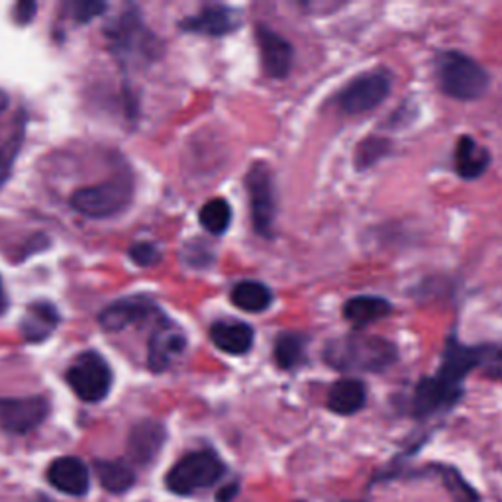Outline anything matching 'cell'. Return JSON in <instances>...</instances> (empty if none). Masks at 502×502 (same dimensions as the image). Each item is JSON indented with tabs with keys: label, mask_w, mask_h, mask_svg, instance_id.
<instances>
[{
	"label": "cell",
	"mask_w": 502,
	"mask_h": 502,
	"mask_svg": "<svg viewBox=\"0 0 502 502\" xmlns=\"http://www.w3.org/2000/svg\"><path fill=\"white\" fill-rule=\"evenodd\" d=\"M487 353L489 350L485 348H471L455 336H449L436 375L424 376L416 385L412 394V414L426 418L454 406L463 396L465 376L487 361Z\"/></svg>",
	"instance_id": "6da1fadb"
},
{
	"label": "cell",
	"mask_w": 502,
	"mask_h": 502,
	"mask_svg": "<svg viewBox=\"0 0 502 502\" xmlns=\"http://www.w3.org/2000/svg\"><path fill=\"white\" fill-rule=\"evenodd\" d=\"M328 368L340 373H381L399 359V350L389 340L368 333H348L326 343L322 353Z\"/></svg>",
	"instance_id": "7a4b0ae2"
},
{
	"label": "cell",
	"mask_w": 502,
	"mask_h": 502,
	"mask_svg": "<svg viewBox=\"0 0 502 502\" xmlns=\"http://www.w3.org/2000/svg\"><path fill=\"white\" fill-rule=\"evenodd\" d=\"M436 79L439 91L455 100H477L490 87L487 69L462 51H439L436 57Z\"/></svg>",
	"instance_id": "3957f363"
},
{
	"label": "cell",
	"mask_w": 502,
	"mask_h": 502,
	"mask_svg": "<svg viewBox=\"0 0 502 502\" xmlns=\"http://www.w3.org/2000/svg\"><path fill=\"white\" fill-rule=\"evenodd\" d=\"M134 185L128 177H114L94 186L79 188L71 196V206L87 218H110L117 216L130 204Z\"/></svg>",
	"instance_id": "277c9868"
},
{
	"label": "cell",
	"mask_w": 502,
	"mask_h": 502,
	"mask_svg": "<svg viewBox=\"0 0 502 502\" xmlns=\"http://www.w3.org/2000/svg\"><path fill=\"white\" fill-rule=\"evenodd\" d=\"M224 475V465L212 452H193L177 462L165 477L167 489L175 495H193L212 487Z\"/></svg>",
	"instance_id": "5b68a950"
},
{
	"label": "cell",
	"mask_w": 502,
	"mask_h": 502,
	"mask_svg": "<svg viewBox=\"0 0 502 502\" xmlns=\"http://www.w3.org/2000/svg\"><path fill=\"white\" fill-rule=\"evenodd\" d=\"M65 381L82 402H100L112 389V369L99 351H82L65 371Z\"/></svg>",
	"instance_id": "8992f818"
},
{
	"label": "cell",
	"mask_w": 502,
	"mask_h": 502,
	"mask_svg": "<svg viewBox=\"0 0 502 502\" xmlns=\"http://www.w3.org/2000/svg\"><path fill=\"white\" fill-rule=\"evenodd\" d=\"M246 188L249 198L251 224L261 238L273 236V224L277 216V196L273 175L267 163H254L246 175Z\"/></svg>",
	"instance_id": "52a82bcc"
},
{
	"label": "cell",
	"mask_w": 502,
	"mask_h": 502,
	"mask_svg": "<svg viewBox=\"0 0 502 502\" xmlns=\"http://www.w3.org/2000/svg\"><path fill=\"white\" fill-rule=\"evenodd\" d=\"M393 75L386 69L368 71L351 79L338 94V104L348 114H365L375 110L389 97Z\"/></svg>",
	"instance_id": "ba28073f"
},
{
	"label": "cell",
	"mask_w": 502,
	"mask_h": 502,
	"mask_svg": "<svg viewBox=\"0 0 502 502\" xmlns=\"http://www.w3.org/2000/svg\"><path fill=\"white\" fill-rule=\"evenodd\" d=\"M49 404L44 396H0V428L10 434H28L46 420Z\"/></svg>",
	"instance_id": "9c48e42d"
},
{
	"label": "cell",
	"mask_w": 502,
	"mask_h": 502,
	"mask_svg": "<svg viewBox=\"0 0 502 502\" xmlns=\"http://www.w3.org/2000/svg\"><path fill=\"white\" fill-rule=\"evenodd\" d=\"M255 41L261 69L265 75L271 79H285L292 69V61H295V49H292L290 41L265 24L255 26Z\"/></svg>",
	"instance_id": "30bf717a"
},
{
	"label": "cell",
	"mask_w": 502,
	"mask_h": 502,
	"mask_svg": "<svg viewBox=\"0 0 502 502\" xmlns=\"http://www.w3.org/2000/svg\"><path fill=\"white\" fill-rule=\"evenodd\" d=\"M242 26V16L238 10L224 4H211L198 10L196 14L185 18L179 28L186 34L220 38L228 36Z\"/></svg>",
	"instance_id": "8fae6325"
},
{
	"label": "cell",
	"mask_w": 502,
	"mask_h": 502,
	"mask_svg": "<svg viewBox=\"0 0 502 502\" xmlns=\"http://www.w3.org/2000/svg\"><path fill=\"white\" fill-rule=\"evenodd\" d=\"M165 439H167V432L161 422L142 420L130 430L128 444H126L128 457L135 465L148 467L155 462V457L161 454Z\"/></svg>",
	"instance_id": "7c38bea8"
},
{
	"label": "cell",
	"mask_w": 502,
	"mask_h": 502,
	"mask_svg": "<svg viewBox=\"0 0 502 502\" xmlns=\"http://www.w3.org/2000/svg\"><path fill=\"white\" fill-rule=\"evenodd\" d=\"M155 308V302L148 297L120 299L100 312L99 324L107 332H122L132 324L148 318Z\"/></svg>",
	"instance_id": "4fadbf2b"
},
{
	"label": "cell",
	"mask_w": 502,
	"mask_h": 502,
	"mask_svg": "<svg viewBox=\"0 0 502 502\" xmlns=\"http://www.w3.org/2000/svg\"><path fill=\"white\" fill-rule=\"evenodd\" d=\"M48 480L51 487L71 497L87 495L91 487L89 467L79 457H59L48 469Z\"/></svg>",
	"instance_id": "5bb4252c"
},
{
	"label": "cell",
	"mask_w": 502,
	"mask_h": 502,
	"mask_svg": "<svg viewBox=\"0 0 502 502\" xmlns=\"http://www.w3.org/2000/svg\"><path fill=\"white\" fill-rule=\"evenodd\" d=\"M61 316L59 310L46 300L31 302L26 308V314L22 322H20V330H22V336L30 343H39L48 340L54 330L59 326Z\"/></svg>",
	"instance_id": "9a60e30c"
},
{
	"label": "cell",
	"mask_w": 502,
	"mask_h": 502,
	"mask_svg": "<svg viewBox=\"0 0 502 502\" xmlns=\"http://www.w3.org/2000/svg\"><path fill=\"white\" fill-rule=\"evenodd\" d=\"M211 340L220 351L228 355H244L254 345L255 333L249 324L236 320H218L211 326Z\"/></svg>",
	"instance_id": "2e32d148"
},
{
	"label": "cell",
	"mask_w": 502,
	"mask_h": 502,
	"mask_svg": "<svg viewBox=\"0 0 502 502\" xmlns=\"http://www.w3.org/2000/svg\"><path fill=\"white\" fill-rule=\"evenodd\" d=\"M454 161L457 175L462 177V179L473 181L479 179V177L489 169L490 161H493V155H490L485 145L475 142L471 135H462L455 145Z\"/></svg>",
	"instance_id": "e0dca14e"
},
{
	"label": "cell",
	"mask_w": 502,
	"mask_h": 502,
	"mask_svg": "<svg viewBox=\"0 0 502 502\" xmlns=\"http://www.w3.org/2000/svg\"><path fill=\"white\" fill-rule=\"evenodd\" d=\"M186 338L179 330H157L150 340L148 365L153 373H161L171 368L175 358L185 351Z\"/></svg>",
	"instance_id": "ac0fdd59"
},
{
	"label": "cell",
	"mask_w": 502,
	"mask_h": 502,
	"mask_svg": "<svg viewBox=\"0 0 502 502\" xmlns=\"http://www.w3.org/2000/svg\"><path fill=\"white\" fill-rule=\"evenodd\" d=\"M393 312V305L383 297H353L343 305V318L355 328L369 326Z\"/></svg>",
	"instance_id": "d6986e66"
},
{
	"label": "cell",
	"mask_w": 502,
	"mask_h": 502,
	"mask_svg": "<svg viewBox=\"0 0 502 502\" xmlns=\"http://www.w3.org/2000/svg\"><path fill=\"white\" fill-rule=\"evenodd\" d=\"M368 402V389L359 379H343L332 385L328 393V408L333 414L351 416Z\"/></svg>",
	"instance_id": "ffe728a7"
},
{
	"label": "cell",
	"mask_w": 502,
	"mask_h": 502,
	"mask_svg": "<svg viewBox=\"0 0 502 502\" xmlns=\"http://www.w3.org/2000/svg\"><path fill=\"white\" fill-rule=\"evenodd\" d=\"M232 305L244 312H265L273 305V290H271L265 282L259 281H239L238 285L229 292Z\"/></svg>",
	"instance_id": "44dd1931"
},
{
	"label": "cell",
	"mask_w": 502,
	"mask_h": 502,
	"mask_svg": "<svg viewBox=\"0 0 502 502\" xmlns=\"http://www.w3.org/2000/svg\"><path fill=\"white\" fill-rule=\"evenodd\" d=\"M307 336L300 332H282L275 340L273 358L281 369H295L305 361Z\"/></svg>",
	"instance_id": "7402d4cb"
},
{
	"label": "cell",
	"mask_w": 502,
	"mask_h": 502,
	"mask_svg": "<svg viewBox=\"0 0 502 502\" xmlns=\"http://www.w3.org/2000/svg\"><path fill=\"white\" fill-rule=\"evenodd\" d=\"M97 477L100 485L112 495L126 493L135 483L134 469L124 462H97Z\"/></svg>",
	"instance_id": "603a6c76"
},
{
	"label": "cell",
	"mask_w": 502,
	"mask_h": 502,
	"mask_svg": "<svg viewBox=\"0 0 502 502\" xmlns=\"http://www.w3.org/2000/svg\"><path fill=\"white\" fill-rule=\"evenodd\" d=\"M198 222L208 234L222 236L232 224V206L224 198H212L198 212Z\"/></svg>",
	"instance_id": "cb8c5ba5"
},
{
	"label": "cell",
	"mask_w": 502,
	"mask_h": 502,
	"mask_svg": "<svg viewBox=\"0 0 502 502\" xmlns=\"http://www.w3.org/2000/svg\"><path fill=\"white\" fill-rule=\"evenodd\" d=\"M389 148L391 143L383 138L363 140L358 151H355V165H358V169H368V167H373L376 161L383 160L389 153Z\"/></svg>",
	"instance_id": "d4e9b609"
},
{
	"label": "cell",
	"mask_w": 502,
	"mask_h": 502,
	"mask_svg": "<svg viewBox=\"0 0 502 502\" xmlns=\"http://www.w3.org/2000/svg\"><path fill=\"white\" fill-rule=\"evenodd\" d=\"M442 479H444V485L449 490V495L454 497L455 502H479V497H477L475 490L465 483L463 477L459 475L455 469L444 467L442 469Z\"/></svg>",
	"instance_id": "484cf974"
},
{
	"label": "cell",
	"mask_w": 502,
	"mask_h": 502,
	"mask_svg": "<svg viewBox=\"0 0 502 502\" xmlns=\"http://www.w3.org/2000/svg\"><path fill=\"white\" fill-rule=\"evenodd\" d=\"M128 257L140 267H153L161 261V251L151 242H138L128 249Z\"/></svg>",
	"instance_id": "4316f807"
},
{
	"label": "cell",
	"mask_w": 502,
	"mask_h": 502,
	"mask_svg": "<svg viewBox=\"0 0 502 502\" xmlns=\"http://www.w3.org/2000/svg\"><path fill=\"white\" fill-rule=\"evenodd\" d=\"M107 8V3H99V0H77V3L71 4V13L77 22L87 24L92 18L100 16Z\"/></svg>",
	"instance_id": "83f0119b"
},
{
	"label": "cell",
	"mask_w": 502,
	"mask_h": 502,
	"mask_svg": "<svg viewBox=\"0 0 502 502\" xmlns=\"http://www.w3.org/2000/svg\"><path fill=\"white\" fill-rule=\"evenodd\" d=\"M36 10H38V4L34 3V0H20L14 8V20L20 26H26L31 22V20H34Z\"/></svg>",
	"instance_id": "f1b7e54d"
},
{
	"label": "cell",
	"mask_w": 502,
	"mask_h": 502,
	"mask_svg": "<svg viewBox=\"0 0 502 502\" xmlns=\"http://www.w3.org/2000/svg\"><path fill=\"white\" fill-rule=\"evenodd\" d=\"M238 493V485H229V487H224V489H220L218 490V502H229Z\"/></svg>",
	"instance_id": "f546056e"
},
{
	"label": "cell",
	"mask_w": 502,
	"mask_h": 502,
	"mask_svg": "<svg viewBox=\"0 0 502 502\" xmlns=\"http://www.w3.org/2000/svg\"><path fill=\"white\" fill-rule=\"evenodd\" d=\"M6 310V297H4V289H3V279H0V314Z\"/></svg>",
	"instance_id": "4dcf8cb0"
},
{
	"label": "cell",
	"mask_w": 502,
	"mask_h": 502,
	"mask_svg": "<svg viewBox=\"0 0 502 502\" xmlns=\"http://www.w3.org/2000/svg\"><path fill=\"white\" fill-rule=\"evenodd\" d=\"M6 104H8L6 94H4V92H0V112H3V110L6 108Z\"/></svg>",
	"instance_id": "1f68e13d"
}]
</instances>
